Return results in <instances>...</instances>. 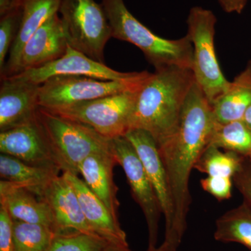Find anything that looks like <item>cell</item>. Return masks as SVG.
<instances>
[{"instance_id":"6da1fadb","label":"cell","mask_w":251,"mask_h":251,"mask_svg":"<svg viewBox=\"0 0 251 251\" xmlns=\"http://www.w3.org/2000/svg\"><path fill=\"white\" fill-rule=\"evenodd\" d=\"M216 123L211 104L196 82L175 129L157 143L175 209L173 227L161 244L167 250L177 251L182 241L192 201L190 175L200 157L210 145Z\"/></svg>"},{"instance_id":"7a4b0ae2","label":"cell","mask_w":251,"mask_h":251,"mask_svg":"<svg viewBox=\"0 0 251 251\" xmlns=\"http://www.w3.org/2000/svg\"><path fill=\"white\" fill-rule=\"evenodd\" d=\"M196 82L192 69L169 66L155 69L138 92L130 128L151 133L156 143L175 129Z\"/></svg>"},{"instance_id":"3957f363","label":"cell","mask_w":251,"mask_h":251,"mask_svg":"<svg viewBox=\"0 0 251 251\" xmlns=\"http://www.w3.org/2000/svg\"><path fill=\"white\" fill-rule=\"evenodd\" d=\"M112 29V37L138 47L155 69L169 66L192 69L193 47L187 34L164 39L144 25L127 9L124 0H102Z\"/></svg>"},{"instance_id":"277c9868","label":"cell","mask_w":251,"mask_h":251,"mask_svg":"<svg viewBox=\"0 0 251 251\" xmlns=\"http://www.w3.org/2000/svg\"><path fill=\"white\" fill-rule=\"evenodd\" d=\"M36 120L45 133L63 173L79 175V167L95 153L112 152V140L88 126L39 108Z\"/></svg>"},{"instance_id":"5b68a950","label":"cell","mask_w":251,"mask_h":251,"mask_svg":"<svg viewBox=\"0 0 251 251\" xmlns=\"http://www.w3.org/2000/svg\"><path fill=\"white\" fill-rule=\"evenodd\" d=\"M151 73L141 72L127 80H104L82 75L49 77L40 86L39 106L50 111L113 94L140 90Z\"/></svg>"},{"instance_id":"8992f818","label":"cell","mask_w":251,"mask_h":251,"mask_svg":"<svg viewBox=\"0 0 251 251\" xmlns=\"http://www.w3.org/2000/svg\"><path fill=\"white\" fill-rule=\"evenodd\" d=\"M216 17L210 10L195 6L187 18V35L193 47L192 71L196 83L211 104L228 88L216 57L214 36Z\"/></svg>"},{"instance_id":"52a82bcc","label":"cell","mask_w":251,"mask_h":251,"mask_svg":"<svg viewBox=\"0 0 251 251\" xmlns=\"http://www.w3.org/2000/svg\"><path fill=\"white\" fill-rule=\"evenodd\" d=\"M59 14L69 45L99 62L112 29L103 5L94 0H62Z\"/></svg>"},{"instance_id":"ba28073f","label":"cell","mask_w":251,"mask_h":251,"mask_svg":"<svg viewBox=\"0 0 251 251\" xmlns=\"http://www.w3.org/2000/svg\"><path fill=\"white\" fill-rule=\"evenodd\" d=\"M139 90L113 94L50 112L88 126L112 140L125 136L129 130L130 117Z\"/></svg>"},{"instance_id":"9c48e42d","label":"cell","mask_w":251,"mask_h":251,"mask_svg":"<svg viewBox=\"0 0 251 251\" xmlns=\"http://www.w3.org/2000/svg\"><path fill=\"white\" fill-rule=\"evenodd\" d=\"M112 153L117 164L125 171L132 197L143 211L148 225L149 250L155 249L158 237V224L162 214L152 185L138 153L125 136L112 140Z\"/></svg>"},{"instance_id":"30bf717a","label":"cell","mask_w":251,"mask_h":251,"mask_svg":"<svg viewBox=\"0 0 251 251\" xmlns=\"http://www.w3.org/2000/svg\"><path fill=\"white\" fill-rule=\"evenodd\" d=\"M0 151L31 166L62 172L36 119L27 125L0 132Z\"/></svg>"},{"instance_id":"8fae6325","label":"cell","mask_w":251,"mask_h":251,"mask_svg":"<svg viewBox=\"0 0 251 251\" xmlns=\"http://www.w3.org/2000/svg\"><path fill=\"white\" fill-rule=\"evenodd\" d=\"M140 73L117 72L105 65V63L94 60L69 45L66 53L61 58L11 77L41 85L54 75H82L104 80H127L138 76Z\"/></svg>"},{"instance_id":"7c38bea8","label":"cell","mask_w":251,"mask_h":251,"mask_svg":"<svg viewBox=\"0 0 251 251\" xmlns=\"http://www.w3.org/2000/svg\"><path fill=\"white\" fill-rule=\"evenodd\" d=\"M125 137L135 148L152 185L166 221L165 236L168 235L174 222V204L156 140L151 133L143 129L129 130Z\"/></svg>"},{"instance_id":"4fadbf2b","label":"cell","mask_w":251,"mask_h":251,"mask_svg":"<svg viewBox=\"0 0 251 251\" xmlns=\"http://www.w3.org/2000/svg\"><path fill=\"white\" fill-rule=\"evenodd\" d=\"M68 46L69 43L62 19L59 14L54 15L23 46L11 76L61 58L66 53Z\"/></svg>"},{"instance_id":"5bb4252c","label":"cell","mask_w":251,"mask_h":251,"mask_svg":"<svg viewBox=\"0 0 251 251\" xmlns=\"http://www.w3.org/2000/svg\"><path fill=\"white\" fill-rule=\"evenodd\" d=\"M40 86L16 77L1 80L0 132L35 121Z\"/></svg>"},{"instance_id":"9a60e30c","label":"cell","mask_w":251,"mask_h":251,"mask_svg":"<svg viewBox=\"0 0 251 251\" xmlns=\"http://www.w3.org/2000/svg\"><path fill=\"white\" fill-rule=\"evenodd\" d=\"M43 198L52 211L57 234L80 232L99 237L86 220L76 193L64 175L50 183Z\"/></svg>"},{"instance_id":"2e32d148","label":"cell","mask_w":251,"mask_h":251,"mask_svg":"<svg viewBox=\"0 0 251 251\" xmlns=\"http://www.w3.org/2000/svg\"><path fill=\"white\" fill-rule=\"evenodd\" d=\"M62 175L76 193L84 216L94 232L110 244L128 247L126 234L122 229L118 219L90 191L83 180L70 173Z\"/></svg>"},{"instance_id":"e0dca14e","label":"cell","mask_w":251,"mask_h":251,"mask_svg":"<svg viewBox=\"0 0 251 251\" xmlns=\"http://www.w3.org/2000/svg\"><path fill=\"white\" fill-rule=\"evenodd\" d=\"M0 205L4 206L12 219L42 225L57 234L49 204L27 188L0 180Z\"/></svg>"},{"instance_id":"ac0fdd59","label":"cell","mask_w":251,"mask_h":251,"mask_svg":"<svg viewBox=\"0 0 251 251\" xmlns=\"http://www.w3.org/2000/svg\"><path fill=\"white\" fill-rule=\"evenodd\" d=\"M117 164L112 152L95 153L86 158L79 167V175L91 191L103 202L110 213L117 218L118 188L113 179V168Z\"/></svg>"},{"instance_id":"d6986e66","label":"cell","mask_w":251,"mask_h":251,"mask_svg":"<svg viewBox=\"0 0 251 251\" xmlns=\"http://www.w3.org/2000/svg\"><path fill=\"white\" fill-rule=\"evenodd\" d=\"M61 1L62 0H21L23 14L21 29L10 50L9 59L0 72L1 80L13 75L23 46L46 21L59 14Z\"/></svg>"},{"instance_id":"ffe728a7","label":"cell","mask_w":251,"mask_h":251,"mask_svg":"<svg viewBox=\"0 0 251 251\" xmlns=\"http://www.w3.org/2000/svg\"><path fill=\"white\" fill-rule=\"evenodd\" d=\"M251 105V60L247 67L229 82L228 88L212 104L213 112L219 123L242 120Z\"/></svg>"},{"instance_id":"44dd1931","label":"cell","mask_w":251,"mask_h":251,"mask_svg":"<svg viewBox=\"0 0 251 251\" xmlns=\"http://www.w3.org/2000/svg\"><path fill=\"white\" fill-rule=\"evenodd\" d=\"M60 172L31 166L9 155H0V177L10 184L27 188L43 198L50 183Z\"/></svg>"},{"instance_id":"7402d4cb","label":"cell","mask_w":251,"mask_h":251,"mask_svg":"<svg viewBox=\"0 0 251 251\" xmlns=\"http://www.w3.org/2000/svg\"><path fill=\"white\" fill-rule=\"evenodd\" d=\"M214 238L224 243H238L251 250V209L243 202L226 211L216 221Z\"/></svg>"},{"instance_id":"603a6c76","label":"cell","mask_w":251,"mask_h":251,"mask_svg":"<svg viewBox=\"0 0 251 251\" xmlns=\"http://www.w3.org/2000/svg\"><path fill=\"white\" fill-rule=\"evenodd\" d=\"M209 145L247 157L251 153V130L242 120L217 122Z\"/></svg>"},{"instance_id":"cb8c5ba5","label":"cell","mask_w":251,"mask_h":251,"mask_svg":"<svg viewBox=\"0 0 251 251\" xmlns=\"http://www.w3.org/2000/svg\"><path fill=\"white\" fill-rule=\"evenodd\" d=\"M221 150L209 145L200 157L194 169L207 176L233 178L242 166L244 156Z\"/></svg>"},{"instance_id":"d4e9b609","label":"cell","mask_w":251,"mask_h":251,"mask_svg":"<svg viewBox=\"0 0 251 251\" xmlns=\"http://www.w3.org/2000/svg\"><path fill=\"white\" fill-rule=\"evenodd\" d=\"M12 220L16 251H46L57 234L42 225Z\"/></svg>"},{"instance_id":"484cf974","label":"cell","mask_w":251,"mask_h":251,"mask_svg":"<svg viewBox=\"0 0 251 251\" xmlns=\"http://www.w3.org/2000/svg\"><path fill=\"white\" fill-rule=\"evenodd\" d=\"M108 244L98 236L72 232L56 234L46 251H102Z\"/></svg>"},{"instance_id":"4316f807","label":"cell","mask_w":251,"mask_h":251,"mask_svg":"<svg viewBox=\"0 0 251 251\" xmlns=\"http://www.w3.org/2000/svg\"><path fill=\"white\" fill-rule=\"evenodd\" d=\"M22 16V10L20 7L0 16V72L4 69L5 59L19 33Z\"/></svg>"},{"instance_id":"83f0119b","label":"cell","mask_w":251,"mask_h":251,"mask_svg":"<svg viewBox=\"0 0 251 251\" xmlns=\"http://www.w3.org/2000/svg\"><path fill=\"white\" fill-rule=\"evenodd\" d=\"M201 184L204 191L220 202L232 197V178L207 176L201 180Z\"/></svg>"},{"instance_id":"f1b7e54d","label":"cell","mask_w":251,"mask_h":251,"mask_svg":"<svg viewBox=\"0 0 251 251\" xmlns=\"http://www.w3.org/2000/svg\"><path fill=\"white\" fill-rule=\"evenodd\" d=\"M233 184L244 198V202L251 209V161L244 157L240 168L233 178Z\"/></svg>"},{"instance_id":"f546056e","label":"cell","mask_w":251,"mask_h":251,"mask_svg":"<svg viewBox=\"0 0 251 251\" xmlns=\"http://www.w3.org/2000/svg\"><path fill=\"white\" fill-rule=\"evenodd\" d=\"M0 251H16L13 220L4 206L0 205Z\"/></svg>"},{"instance_id":"4dcf8cb0","label":"cell","mask_w":251,"mask_h":251,"mask_svg":"<svg viewBox=\"0 0 251 251\" xmlns=\"http://www.w3.org/2000/svg\"><path fill=\"white\" fill-rule=\"evenodd\" d=\"M222 9L227 13L241 14L247 5V0H218Z\"/></svg>"},{"instance_id":"1f68e13d","label":"cell","mask_w":251,"mask_h":251,"mask_svg":"<svg viewBox=\"0 0 251 251\" xmlns=\"http://www.w3.org/2000/svg\"><path fill=\"white\" fill-rule=\"evenodd\" d=\"M21 7V0H0V16Z\"/></svg>"},{"instance_id":"d6a6232c","label":"cell","mask_w":251,"mask_h":251,"mask_svg":"<svg viewBox=\"0 0 251 251\" xmlns=\"http://www.w3.org/2000/svg\"><path fill=\"white\" fill-rule=\"evenodd\" d=\"M102 251H131L129 250L128 247H121V246L113 245V244H108L105 249Z\"/></svg>"},{"instance_id":"836d02e7","label":"cell","mask_w":251,"mask_h":251,"mask_svg":"<svg viewBox=\"0 0 251 251\" xmlns=\"http://www.w3.org/2000/svg\"><path fill=\"white\" fill-rule=\"evenodd\" d=\"M242 120L245 122L246 125L248 126V127H249L251 130V105L247 108V110H246Z\"/></svg>"},{"instance_id":"e575fe53","label":"cell","mask_w":251,"mask_h":251,"mask_svg":"<svg viewBox=\"0 0 251 251\" xmlns=\"http://www.w3.org/2000/svg\"><path fill=\"white\" fill-rule=\"evenodd\" d=\"M148 251H170L167 250V249H164V248L160 247L159 248H155V249H151V250H149V249H148Z\"/></svg>"}]
</instances>
